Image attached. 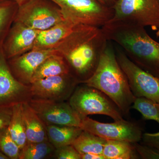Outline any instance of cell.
<instances>
[{"label":"cell","instance_id":"obj_23","mask_svg":"<svg viewBox=\"0 0 159 159\" xmlns=\"http://www.w3.org/2000/svg\"><path fill=\"white\" fill-rule=\"evenodd\" d=\"M18 7L16 3L9 0L0 3V48L13 22Z\"/></svg>","mask_w":159,"mask_h":159},{"label":"cell","instance_id":"obj_36","mask_svg":"<svg viewBox=\"0 0 159 159\" xmlns=\"http://www.w3.org/2000/svg\"></svg>","mask_w":159,"mask_h":159},{"label":"cell","instance_id":"obj_28","mask_svg":"<svg viewBox=\"0 0 159 159\" xmlns=\"http://www.w3.org/2000/svg\"><path fill=\"white\" fill-rule=\"evenodd\" d=\"M142 141V144L153 147L159 150V132L154 133L143 134Z\"/></svg>","mask_w":159,"mask_h":159},{"label":"cell","instance_id":"obj_25","mask_svg":"<svg viewBox=\"0 0 159 159\" xmlns=\"http://www.w3.org/2000/svg\"><path fill=\"white\" fill-rule=\"evenodd\" d=\"M0 150L9 159H20V149L11 138L8 127L0 130Z\"/></svg>","mask_w":159,"mask_h":159},{"label":"cell","instance_id":"obj_27","mask_svg":"<svg viewBox=\"0 0 159 159\" xmlns=\"http://www.w3.org/2000/svg\"><path fill=\"white\" fill-rule=\"evenodd\" d=\"M133 143L134 147L140 159H159V150L144 144Z\"/></svg>","mask_w":159,"mask_h":159},{"label":"cell","instance_id":"obj_2","mask_svg":"<svg viewBox=\"0 0 159 159\" xmlns=\"http://www.w3.org/2000/svg\"><path fill=\"white\" fill-rule=\"evenodd\" d=\"M101 29L107 40L120 47L131 61L159 77V43L148 35L145 27L110 21Z\"/></svg>","mask_w":159,"mask_h":159},{"label":"cell","instance_id":"obj_30","mask_svg":"<svg viewBox=\"0 0 159 159\" xmlns=\"http://www.w3.org/2000/svg\"><path fill=\"white\" fill-rule=\"evenodd\" d=\"M81 159H105L102 154L91 153L80 154Z\"/></svg>","mask_w":159,"mask_h":159},{"label":"cell","instance_id":"obj_5","mask_svg":"<svg viewBox=\"0 0 159 159\" xmlns=\"http://www.w3.org/2000/svg\"><path fill=\"white\" fill-rule=\"evenodd\" d=\"M68 100L82 119L93 115L108 116L115 121L123 119V114L113 101L99 90L85 84L77 86Z\"/></svg>","mask_w":159,"mask_h":159},{"label":"cell","instance_id":"obj_20","mask_svg":"<svg viewBox=\"0 0 159 159\" xmlns=\"http://www.w3.org/2000/svg\"><path fill=\"white\" fill-rule=\"evenodd\" d=\"M106 141L89 132L83 130L72 145L80 154H102Z\"/></svg>","mask_w":159,"mask_h":159},{"label":"cell","instance_id":"obj_10","mask_svg":"<svg viewBox=\"0 0 159 159\" xmlns=\"http://www.w3.org/2000/svg\"><path fill=\"white\" fill-rule=\"evenodd\" d=\"M79 84L71 73L36 80L30 85L31 99L64 102L69 100Z\"/></svg>","mask_w":159,"mask_h":159},{"label":"cell","instance_id":"obj_15","mask_svg":"<svg viewBox=\"0 0 159 159\" xmlns=\"http://www.w3.org/2000/svg\"><path fill=\"white\" fill-rule=\"evenodd\" d=\"M75 26L64 20L48 29L40 31L32 50L55 48L70 33Z\"/></svg>","mask_w":159,"mask_h":159},{"label":"cell","instance_id":"obj_17","mask_svg":"<svg viewBox=\"0 0 159 159\" xmlns=\"http://www.w3.org/2000/svg\"><path fill=\"white\" fill-rule=\"evenodd\" d=\"M70 73L67 62L61 54L57 53L48 57L39 66L33 74L31 84L47 77Z\"/></svg>","mask_w":159,"mask_h":159},{"label":"cell","instance_id":"obj_12","mask_svg":"<svg viewBox=\"0 0 159 159\" xmlns=\"http://www.w3.org/2000/svg\"><path fill=\"white\" fill-rule=\"evenodd\" d=\"M28 102L46 125L80 126L82 118L68 102L31 99Z\"/></svg>","mask_w":159,"mask_h":159},{"label":"cell","instance_id":"obj_33","mask_svg":"<svg viewBox=\"0 0 159 159\" xmlns=\"http://www.w3.org/2000/svg\"><path fill=\"white\" fill-rule=\"evenodd\" d=\"M0 159H9L6 155L3 153L0 150Z\"/></svg>","mask_w":159,"mask_h":159},{"label":"cell","instance_id":"obj_7","mask_svg":"<svg viewBox=\"0 0 159 159\" xmlns=\"http://www.w3.org/2000/svg\"><path fill=\"white\" fill-rule=\"evenodd\" d=\"M50 0H29L18 7L13 22L43 31L65 20L60 9Z\"/></svg>","mask_w":159,"mask_h":159},{"label":"cell","instance_id":"obj_26","mask_svg":"<svg viewBox=\"0 0 159 159\" xmlns=\"http://www.w3.org/2000/svg\"><path fill=\"white\" fill-rule=\"evenodd\" d=\"M52 157L57 159H81L80 154L72 145L55 148Z\"/></svg>","mask_w":159,"mask_h":159},{"label":"cell","instance_id":"obj_13","mask_svg":"<svg viewBox=\"0 0 159 159\" xmlns=\"http://www.w3.org/2000/svg\"><path fill=\"white\" fill-rule=\"evenodd\" d=\"M58 53L55 49L31 50L8 60L11 73L22 83L30 85L33 74L47 58Z\"/></svg>","mask_w":159,"mask_h":159},{"label":"cell","instance_id":"obj_3","mask_svg":"<svg viewBox=\"0 0 159 159\" xmlns=\"http://www.w3.org/2000/svg\"><path fill=\"white\" fill-rule=\"evenodd\" d=\"M80 84L97 89L105 94L123 116L128 115L136 99L127 77L117 61L115 47L111 41H108L93 74Z\"/></svg>","mask_w":159,"mask_h":159},{"label":"cell","instance_id":"obj_32","mask_svg":"<svg viewBox=\"0 0 159 159\" xmlns=\"http://www.w3.org/2000/svg\"><path fill=\"white\" fill-rule=\"evenodd\" d=\"M9 1L14 2L17 4L18 6H19L22 5L25 2L27 1H29V0H9Z\"/></svg>","mask_w":159,"mask_h":159},{"label":"cell","instance_id":"obj_35","mask_svg":"<svg viewBox=\"0 0 159 159\" xmlns=\"http://www.w3.org/2000/svg\"><path fill=\"white\" fill-rule=\"evenodd\" d=\"M6 0H0V3L3 2H5Z\"/></svg>","mask_w":159,"mask_h":159},{"label":"cell","instance_id":"obj_14","mask_svg":"<svg viewBox=\"0 0 159 159\" xmlns=\"http://www.w3.org/2000/svg\"><path fill=\"white\" fill-rule=\"evenodd\" d=\"M3 43L2 48L7 59L21 55L33 48L40 31L13 22Z\"/></svg>","mask_w":159,"mask_h":159},{"label":"cell","instance_id":"obj_9","mask_svg":"<svg viewBox=\"0 0 159 159\" xmlns=\"http://www.w3.org/2000/svg\"><path fill=\"white\" fill-rule=\"evenodd\" d=\"M80 127L107 140L132 143L142 141L143 134L142 126L138 123L123 119L113 123H103L87 116L83 118Z\"/></svg>","mask_w":159,"mask_h":159},{"label":"cell","instance_id":"obj_22","mask_svg":"<svg viewBox=\"0 0 159 159\" xmlns=\"http://www.w3.org/2000/svg\"><path fill=\"white\" fill-rule=\"evenodd\" d=\"M55 149L48 140L39 142H27L20 149V159H43L52 157Z\"/></svg>","mask_w":159,"mask_h":159},{"label":"cell","instance_id":"obj_21","mask_svg":"<svg viewBox=\"0 0 159 159\" xmlns=\"http://www.w3.org/2000/svg\"><path fill=\"white\" fill-rule=\"evenodd\" d=\"M21 104L19 103L12 107V116L8 126L11 138L20 149L27 142L25 128L22 114Z\"/></svg>","mask_w":159,"mask_h":159},{"label":"cell","instance_id":"obj_1","mask_svg":"<svg viewBox=\"0 0 159 159\" xmlns=\"http://www.w3.org/2000/svg\"><path fill=\"white\" fill-rule=\"evenodd\" d=\"M108 41L101 28L77 25L54 49L80 84L95 72Z\"/></svg>","mask_w":159,"mask_h":159},{"label":"cell","instance_id":"obj_19","mask_svg":"<svg viewBox=\"0 0 159 159\" xmlns=\"http://www.w3.org/2000/svg\"><path fill=\"white\" fill-rule=\"evenodd\" d=\"M102 154L105 159H140L133 143L117 140H107Z\"/></svg>","mask_w":159,"mask_h":159},{"label":"cell","instance_id":"obj_29","mask_svg":"<svg viewBox=\"0 0 159 159\" xmlns=\"http://www.w3.org/2000/svg\"><path fill=\"white\" fill-rule=\"evenodd\" d=\"M12 112V107L0 108V130L9 126Z\"/></svg>","mask_w":159,"mask_h":159},{"label":"cell","instance_id":"obj_4","mask_svg":"<svg viewBox=\"0 0 159 159\" xmlns=\"http://www.w3.org/2000/svg\"><path fill=\"white\" fill-rule=\"evenodd\" d=\"M60 9L64 19L75 25L102 28L113 17L114 10L98 0H50Z\"/></svg>","mask_w":159,"mask_h":159},{"label":"cell","instance_id":"obj_16","mask_svg":"<svg viewBox=\"0 0 159 159\" xmlns=\"http://www.w3.org/2000/svg\"><path fill=\"white\" fill-rule=\"evenodd\" d=\"M21 110L27 142H39L48 141L45 124L28 102L22 103Z\"/></svg>","mask_w":159,"mask_h":159},{"label":"cell","instance_id":"obj_18","mask_svg":"<svg viewBox=\"0 0 159 159\" xmlns=\"http://www.w3.org/2000/svg\"><path fill=\"white\" fill-rule=\"evenodd\" d=\"M48 140L55 148L72 145L83 130L79 126L46 125Z\"/></svg>","mask_w":159,"mask_h":159},{"label":"cell","instance_id":"obj_34","mask_svg":"<svg viewBox=\"0 0 159 159\" xmlns=\"http://www.w3.org/2000/svg\"><path fill=\"white\" fill-rule=\"evenodd\" d=\"M156 35L157 37H159V29L157 31Z\"/></svg>","mask_w":159,"mask_h":159},{"label":"cell","instance_id":"obj_11","mask_svg":"<svg viewBox=\"0 0 159 159\" xmlns=\"http://www.w3.org/2000/svg\"><path fill=\"white\" fill-rule=\"evenodd\" d=\"M32 98L30 85L20 82L11 73L2 47L0 48V108L12 107Z\"/></svg>","mask_w":159,"mask_h":159},{"label":"cell","instance_id":"obj_6","mask_svg":"<svg viewBox=\"0 0 159 159\" xmlns=\"http://www.w3.org/2000/svg\"><path fill=\"white\" fill-rule=\"evenodd\" d=\"M113 8L110 21L159 29V0H116Z\"/></svg>","mask_w":159,"mask_h":159},{"label":"cell","instance_id":"obj_24","mask_svg":"<svg viewBox=\"0 0 159 159\" xmlns=\"http://www.w3.org/2000/svg\"><path fill=\"white\" fill-rule=\"evenodd\" d=\"M132 108L139 111L145 120H154L159 124V102L139 97L136 98Z\"/></svg>","mask_w":159,"mask_h":159},{"label":"cell","instance_id":"obj_31","mask_svg":"<svg viewBox=\"0 0 159 159\" xmlns=\"http://www.w3.org/2000/svg\"><path fill=\"white\" fill-rule=\"evenodd\" d=\"M100 2L106 5V6L113 7L116 0H98Z\"/></svg>","mask_w":159,"mask_h":159},{"label":"cell","instance_id":"obj_8","mask_svg":"<svg viewBox=\"0 0 159 159\" xmlns=\"http://www.w3.org/2000/svg\"><path fill=\"white\" fill-rule=\"evenodd\" d=\"M114 47L117 61L127 77L134 97H144L159 102V77L136 65L119 46Z\"/></svg>","mask_w":159,"mask_h":159}]
</instances>
